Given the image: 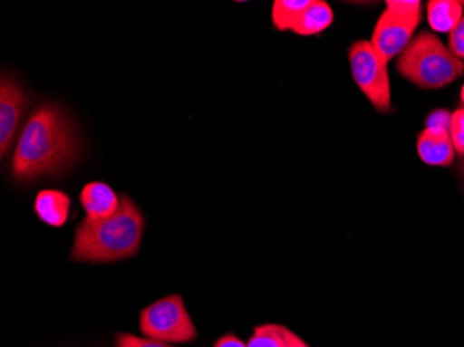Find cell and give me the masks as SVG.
Listing matches in <instances>:
<instances>
[{"label":"cell","instance_id":"1","mask_svg":"<svg viewBox=\"0 0 464 347\" xmlns=\"http://www.w3.org/2000/svg\"><path fill=\"white\" fill-rule=\"evenodd\" d=\"M80 153V137L72 114L60 104L45 101L21 130L12 158L13 179L27 185L62 176L77 163Z\"/></svg>","mask_w":464,"mask_h":347},{"label":"cell","instance_id":"2","mask_svg":"<svg viewBox=\"0 0 464 347\" xmlns=\"http://www.w3.org/2000/svg\"><path fill=\"white\" fill-rule=\"evenodd\" d=\"M145 216L137 203L121 193L120 208L104 220L85 217L75 229L70 258L78 263H114L140 252Z\"/></svg>","mask_w":464,"mask_h":347},{"label":"cell","instance_id":"3","mask_svg":"<svg viewBox=\"0 0 464 347\" xmlns=\"http://www.w3.org/2000/svg\"><path fill=\"white\" fill-rule=\"evenodd\" d=\"M396 70L423 90H440L463 75L464 63L437 35L421 31L399 54Z\"/></svg>","mask_w":464,"mask_h":347},{"label":"cell","instance_id":"4","mask_svg":"<svg viewBox=\"0 0 464 347\" xmlns=\"http://www.w3.org/2000/svg\"><path fill=\"white\" fill-rule=\"evenodd\" d=\"M140 330L146 338L164 343H189L198 338L194 321L179 294L145 307L140 314Z\"/></svg>","mask_w":464,"mask_h":347},{"label":"cell","instance_id":"5","mask_svg":"<svg viewBox=\"0 0 464 347\" xmlns=\"http://www.w3.org/2000/svg\"><path fill=\"white\" fill-rule=\"evenodd\" d=\"M352 77L375 111H391V82L388 64L382 62L372 49V42L356 41L349 48Z\"/></svg>","mask_w":464,"mask_h":347},{"label":"cell","instance_id":"6","mask_svg":"<svg viewBox=\"0 0 464 347\" xmlns=\"http://www.w3.org/2000/svg\"><path fill=\"white\" fill-rule=\"evenodd\" d=\"M30 103V96L23 90L14 77L2 74L0 80V156L6 158L13 149L18 125L25 109Z\"/></svg>","mask_w":464,"mask_h":347},{"label":"cell","instance_id":"7","mask_svg":"<svg viewBox=\"0 0 464 347\" xmlns=\"http://www.w3.org/2000/svg\"><path fill=\"white\" fill-rule=\"evenodd\" d=\"M421 17L401 18L385 10L375 24L372 46L382 63L388 64L393 57L402 53L411 42Z\"/></svg>","mask_w":464,"mask_h":347},{"label":"cell","instance_id":"8","mask_svg":"<svg viewBox=\"0 0 464 347\" xmlns=\"http://www.w3.org/2000/svg\"><path fill=\"white\" fill-rule=\"evenodd\" d=\"M417 153L429 166H450L455 159V146L450 131L440 128H426L417 140Z\"/></svg>","mask_w":464,"mask_h":347},{"label":"cell","instance_id":"9","mask_svg":"<svg viewBox=\"0 0 464 347\" xmlns=\"http://www.w3.org/2000/svg\"><path fill=\"white\" fill-rule=\"evenodd\" d=\"M80 203L88 218L104 220L114 216L120 208V198L106 182L93 181L85 185L80 193Z\"/></svg>","mask_w":464,"mask_h":347},{"label":"cell","instance_id":"10","mask_svg":"<svg viewBox=\"0 0 464 347\" xmlns=\"http://www.w3.org/2000/svg\"><path fill=\"white\" fill-rule=\"evenodd\" d=\"M70 208H72V199L63 190H41L34 202V210L39 220L53 228H62L67 223Z\"/></svg>","mask_w":464,"mask_h":347},{"label":"cell","instance_id":"11","mask_svg":"<svg viewBox=\"0 0 464 347\" xmlns=\"http://www.w3.org/2000/svg\"><path fill=\"white\" fill-rule=\"evenodd\" d=\"M333 23L334 12L330 5L324 0H312L292 31L301 36L319 35Z\"/></svg>","mask_w":464,"mask_h":347},{"label":"cell","instance_id":"12","mask_svg":"<svg viewBox=\"0 0 464 347\" xmlns=\"http://www.w3.org/2000/svg\"><path fill=\"white\" fill-rule=\"evenodd\" d=\"M427 15L432 30L450 33L463 17V4L455 0H431L427 6Z\"/></svg>","mask_w":464,"mask_h":347},{"label":"cell","instance_id":"13","mask_svg":"<svg viewBox=\"0 0 464 347\" xmlns=\"http://www.w3.org/2000/svg\"><path fill=\"white\" fill-rule=\"evenodd\" d=\"M312 0H276L273 4L271 20L276 30H294L304 10Z\"/></svg>","mask_w":464,"mask_h":347},{"label":"cell","instance_id":"14","mask_svg":"<svg viewBox=\"0 0 464 347\" xmlns=\"http://www.w3.org/2000/svg\"><path fill=\"white\" fill-rule=\"evenodd\" d=\"M291 330L280 323H263L253 330L247 347H289Z\"/></svg>","mask_w":464,"mask_h":347},{"label":"cell","instance_id":"15","mask_svg":"<svg viewBox=\"0 0 464 347\" xmlns=\"http://www.w3.org/2000/svg\"><path fill=\"white\" fill-rule=\"evenodd\" d=\"M387 12L401 18L421 17V2L419 0H388Z\"/></svg>","mask_w":464,"mask_h":347},{"label":"cell","instance_id":"16","mask_svg":"<svg viewBox=\"0 0 464 347\" xmlns=\"http://www.w3.org/2000/svg\"><path fill=\"white\" fill-rule=\"evenodd\" d=\"M450 138H452L455 150L460 158H464V109H459L452 114L450 122Z\"/></svg>","mask_w":464,"mask_h":347},{"label":"cell","instance_id":"17","mask_svg":"<svg viewBox=\"0 0 464 347\" xmlns=\"http://www.w3.org/2000/svg\"><path fill=\"white\" fill-rule=\"evenodd\" d=\"M116 347H176L164 342L153 341L150 338H140L131 333H119L116 336Z\"/></svg>","mask_w":464,"mask_h":347},{"label":"cell","instance_id":"18","mask_svg":"<svg viewBox=\"0 0 464 347\" xmlns=\"http://www.w3.org/2000/svg\"><path fill=\"white\" fill-rule=\"evenodd\" d=\"M450 51L459 60H464V15L459 21V24L450 33Z\"/></svg>","mask_w":464,"mask_h":347},{"label":"cell","instance_id":"19","mask_svg":"<svg viewBox=\"0 0 464 347\" xmlns=\"http://www.w3.org/2000/svg\"><path fill=\"white\" fill-rule=\"evenodd\" d=\"M450 122H452V114L447 109H437L431 111L426 119V128H440L450 131Z\"/></svg>","mask_w":464,"mask_h":347},{"label":"cell","instance_id":"20","mask_svg":"<svg viewBox=\"0 0 464 347\" xmlns=\"http://www.w3.org/2000/svg\"><path fill=\"white\" fill-rule=\"evenodd\" d=\"M215 347H247L246 343L241 341L234 333H226L215 343Z\"/></svg>","mask_w":464,"mask_h":347},{"label":"cell","instance_id":"21","mask_svg":"<svg viewBox=\"0 0 464 347\" xmlns=\"http://www.w3.org/2000/svg\"><path fill=\"white\" fill-rule=\"evenodd\" d=\"M289 347H310L301 336L296 335L295 333H289Z\"/></svg>","mask_w":464,"mask_h":347},{"label":"cell","instance_id":"22","mask_svg":"<svg viewBox=\"0 0 464 347\" xmlns=\"http://www.w3.org/2000/svg\"><path fill=\"white\" fill-rule=\"evenodd\" d=\"M461 101H463L464 104V85L463 88H461Z\"/></svg>","mask_w":464,"mask_h":347},{"label":"cell","instance_id":"23","mask_svg":"<svg viewBox=\"0 0 464 347\" xmlns=\"http://www.w3.org/2000/svg\"><path fill=\"white\" fill-rule=\"evenodd\" d=\"M461 169H464V158H463V161H461Z\"/></svg>","mask_w":464,"mask_h":347},{"label":"cell","instance_id":"24","mask_svg":"<svg viewBox=\"0 0 464 347\" xmlns=\"http://www.w3.org/2000/svg\"><path fill=\"white\" fill-rule=\"evenodd\" d=\"M461 172H463V176H464V169H461Z\"/></svg>","mask_w":464,"mask_h":347}]
</instances>
